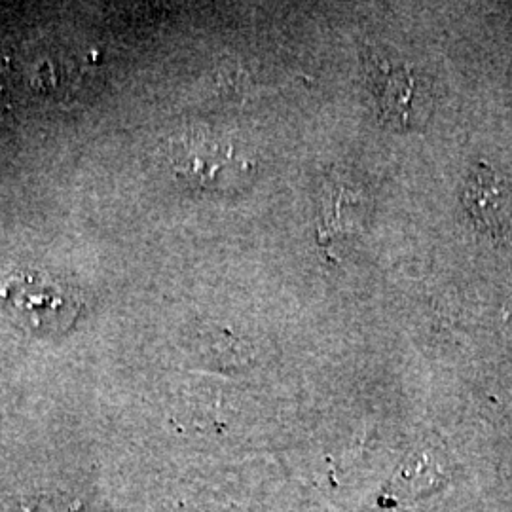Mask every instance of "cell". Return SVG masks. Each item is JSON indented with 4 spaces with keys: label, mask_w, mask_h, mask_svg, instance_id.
Masks as SVG:
<instances>
[{
    "label": "cell",
    "mask_w": 512,
    "mask_h": 512,
    "mask_svg": "<svg viewBox=\"0 0 512 512\" xmlns=\"http://www.w3.org/2000/svg\"><path fill=\"white\" fill-rule=\"evenodd\" d=\"M376 82L385 116L408 126L416 92L414 78L406 71H384V76H376Z\"/></svg>",
    "instance_id": "5"
},
{
    "label": "cell",
    "mask_w": 512,
    "mask_h": 512,
    "mask_svg": "<svg viewBox=\"0 0 512 512\" xmlns=\"http://www.w3.org/2000/svg\"><path fill=\"white\" fill-rule=\"evenodd\" d=\"M463 203L480 230L492 234L503 232L509 215L507 190L488 165L478 164L471 171L465 184Z\"/></svg>",
    "instance_id": "3"
},
{
    "label": "cell",
    "mask_w": 512,
    "mask_h": 512,
    "mask_svg": "<svg viewBox=\"0 0 512 512\" xmlns=\"http://www.w3.org/2000/svg\"><path fill=\"white\" fill-rule=\"evenodd\" d=\"M82 302L73 289L38 270H14L0 277V317L33 336L71 329Z\"/></svg>",
    "instance_id": "1"
},
{
    "label": "cell",
    "mask_w": 512,
    "mask_h": 512,
    "mask_svg": "<svg viewBox=\"0 0 512 512\" xmlns=\"http://www.w3.org/2000/svg\"><path fill=\"white\" fill-rule=\"evenodd\" d=\"M363 194L342 181H332L323 190L317 234L321 243L357 234L365 219Z\"/></svg>",
    "instance_id": "4"
},
{
    "label": "cell",
    "mask_w": 512,
    "mask_h": 512,
    "mask_svg": "<svg viewBox=\"0 0 512 512\" xmlns=\"http://www.w3.org/2000/svg\"><path fill=\"white\" fill-rule=\"evenodd\" d=\"M234 147L200 131L186 133L169 147V162L179 179L192 186H215L226 169H236Z\"/></svg>",
    "instance_id": "2"
}]
</instances>
